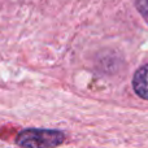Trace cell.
<instances>
[{
  "label": "cell",
  "instance_id": "7a4b0ae2",
  "mask_svg": "<svg viewBox=\"0 0 148 148\" xmlns=\"http://www.w3.org/2000/svg\"><path fill=\"white\" fill-rule=\"evenodd\" d=\"M133 86L139 96L148 100V65L140 68L135 73L133 79Z\"/></svg>",
  "mask_w": 148,
  "mask_h": 148
},
{
  "label": "cell",
  "instance_id": "6da1fadb",
  "mask_svg": "<svg viewBox=\"0 0 148 148\" xmlns=\"http://www.w3.org/2000/svg\"><path fill=\"white\" fill-rule=\"evenodd\" d=\"M65 142V134L55 129H23L16 136L21 148H56Z\"/></svg>",
  "mask_w": 148,
  "mask_h": 148
}]
</instances>
